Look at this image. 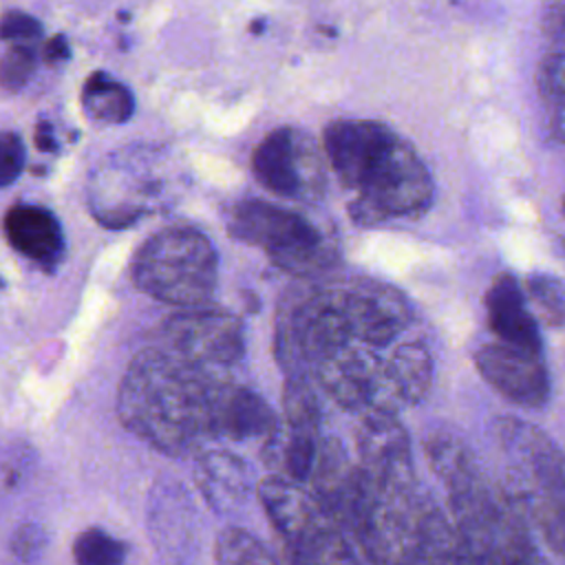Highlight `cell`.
<instances>
[{"label": "cell", "mask_w": 565, "mask_h": 565, "mask_svg": "<svg viewBox=\"0 0 565 565\" xmlns=\"http://www.w3.org/2000/svg\"><path fill=\"white\" fill-rule=\"evenodd\" d=\"M258 499L289 547L294 565H358L338 521L318 499L280 475L258 483Z\"/></svg>", "instance_id": "cell-6"}, {"label": "cell", "mask_w": 565, "mask_h": 565, "mask_svg": "<svg viewBox=\"0 0 565 565\" xmlns=\"http://www.w3.org/2000/svg\"><path fill=\"white\" fill-rule=\"evenodd\" d=\"M82 104L90 119L106 124L126 121L135 108L130 90L104 73H95L86 79Z\"/></svg>", "instance_id": "cell-17"}, {"label": "cell", "mask_w": 565, "mask_h": 565, "mask_svg": "<svg viewBox=\"0 0 565 565\" xmlns=\"http://www.w3.org/2000/svg\"><path fill=\"white\" fill-rule=\"evenodd\" d=\"M218 377L159 347L143 349L119 384V419L159 452L185 457L212 437L210 393Z\"/></svg>", "instance_id": "cell-1"}, {"label": "cell", "mask_w": 565, "mask_h": 565, "mask_svg": "<svg viewBox=\"0 0 565 565\" xmlns=\"http://www.w3.org/2000/svg\"><path fill=\"white\" fill-rule=\"evenodd\" d=\"M42 55H44V62H49V64H55V62L68 57V44H66V40H64L62 35L51 38V40L44 44Z\"/></svg>", "instance_id": "cell-27"}, {"label": "cell", "mask_w": 565, "mask_h": 565, "mask_svg": "<svg viewBox=\"0 0 565 565\" xmlns=\"http://www.w3.org/2000/svg\"><path fill=\"white\" fill-rule=\"evenodd\" d=\"M278 428L274 411L267 402L238 384L218 377L210 393V430L212 437L249 439V437H271Z\"/></svg>", "instance_id": "cell-13"}, {"label": "cell", "mask_w": 565, "mask_h": 565, "mask_svg": "<svg viewBox=\"0 0 565 565\" xmlns=\"http://www.w3.org/2000/svg\"><path fill=\"white\" fill-rule=\"evenodd\" d=\"M475 366L501 397L521 408H543L550 399V373L539 353L488 342L477 349Z\"/></svg>", "instance_id": "cell-11"}, {"label": "cell", "mask_w": 565, "mask_h": 565, "mask_svg": "<svg viewBox=\"0 0 565 565\" xmlns=\"http://www.w3.org/2000/svg\"><path fill=\"white\" fill-rule=\"evenodd\" d=\"M563 214H565V199H563Z\"/></svg>", "instance_id": "cell-29"}, {"label": "cell", "mask_w": 565, "mask_h": 565, "mask_svg": "<svg viewBox=\"0 0 565 565\" xmlns=\"http://www.w3.org/2000/svg\"><path fill=\"white\" fill-rule=\"evenodd\" d=\"M75 565H126L128 545L102 527H86L73 539Z\"/></svg>", "instance_id": "cell-19"}, {"label": "cell", "mask_w": 565, "mask_h": 565, "mask_svg": "<svg viewBox=\"0 0 565 565\" xmlns=\"http://www.w3.org/2000/svg\"><path fill=\"white\" fill-rule=\"evenodd\" d=\"M130 274L137 289L154 300L183 309L201 307L216 289L218 256L205 234L168 227L137 249Z\"/></svg>", "instance_id": "cell-2"}, {"label": "cell", "mask_w": 565, "mask_h": 565, "mask_svg": "<svg viewBox=\"0 0 565 565\" xmlns=\"http://www.w3.org/2000/svg\"><path fill=\"white\" fill-rule=\"evenodd\" d=\"M550 128L558 141L565 143V104H554L552 117H550Z\"/></svg>", "instance_id": "cell-28"}, {"label": "cell", "mask_w": 565, "mask_h": 565, "mask_svg": "<svg viewBox=\"0 0 565 565\" xmlns=\"http://www.w3.org/2000/svg\"><path fill=\"white\" fill-rule=\"evenodd\" d=\"M322 391L342 408H380L377 397L386 384L384 362L366 347L347 344L324 358L311 373Z\"/></svg>", "instance_id": "cell-12"}, {"label": "cell", "mask_w": 565, "mask_h": 565, "mask_svg": "<svg viewBox=\"0 0 565 565\" xmlns=\"http://www.w3.org/2000/svg\"><path fill=\"white\" fill-rule=\"evenodd\" d=\"M360 470L384 503H406L413 490L411 439L386 406L362 413L355 428Z\"/></svg>", "instance_id": "cell-9"}, {"label": "cell", "mask_w": 565, "mask_h": 565, "mask_svg": "<svg viewBox=\"0 0 565 565\" xmlns=\"http://www.w3.org/2000/svg\"><path fill=\"white\" fill-rule=\"evenodd\" d=\"M40 33V22L22 11H7L0 18V38L4 40H33Z\"/></svg>", "instance_id": "cell-25"}, {"label": "cell", "mask_w": 565, "mask_h": 565, "mask_svg": "<svg viewBox=\"0 0 565 565\" xmlns=\"http://www.w3.org/2000/svg\"><path fill=\"white\" fill-rule=\"evenodd\" d=\"M49 534L40 523H22L9 539V552L15 561L33 565L46 550Z\"/></svg>", "instance_id": "cell-22"}, {"label": "cell", "mask_w": 565, "mask_h": 565, "mask_svg": "<svg viewBox=\"0 0 565 565\" xmlns=\"http://www.w3.org/2000/svg\"><path fill=\"white\" fill-rule=\"evenodd\" d=\"M4 234L22 256L51 265L64 249L62 230L51 212L35 205L11 207L4 216Z\"/></svg>", "instance_id": "cell-15"}, {"label": "cell", "mask_w": 565, "mask_h": 565, "mask_svg": "<svg viewBox=\"0 0 565 565\" xmlns=\"http://www.w3.org/2000/svg\"><path fill=\"white\" fill-rule=\"evenodd\" d=\"M342 311L351 331L366 349L391 344L411 322V309L402 294L377 280H353L338 285Z\"/></svg>", "instance_id": "cell-10"}, {"label": "cell", "mask_w": 565, "mask_h": 565, "mask_svg": "<svg viewBox=\"0 0 565 565\" xmlns=\"http://www.w3.org/2000/svg\"><path fill=\"white\" fill-rule=\"evenodd\" d=\"M541 26L552 42L554 53H565V2H554L543 9Z\"/></svg>", "instance_id": "cell-26"}, {"label": "cell", "mask_w": 565, "mask_h": 565, "mask_svg": "<svg viewBox=\"0 0 565 565\" xmlns=\"http://www.w3.org/2000/svg\"><path fill=\"white\" fill-rule=\"evenodd\" d=\"M483 307L488 316V327L499 338L497 342L543 355L539 322L527 307L521 282L512 274L503 271L492 278L483 296Z\"/></svg>", "instance_id": "cell-14"}, {"label": "cell", "mask_w": 565, "mask_h": 565, "mask_svg": "<svg viewBox=\"0 0 565 565\" xmlns=\"http://www.w3.org/2000/svg\"><path fill=\"white\" fill-rule=\"evenodd\" d=\"M35 68V53L26 44H13L0 60V86L9 90L22 88Z\"/></svg>", "instance_id": "cell-21"}, {"label": "cell", "mask_w": 565, "mask_h": 565, "mask_svg": "<svg viewBox=\"0 0 565 565\" xmlns=\"http://www.w3.org/2000/svg\"><path fill=\"white\" fill-rule=\"evenodd\" d=\"M384 377L391 391L406 404L426 399L433 386V355L422 342H402L384 362Z\"/></svg>", "instance_id": "cell-16"}, {"label": "cell", "mask_w": 565, "mask_h": 565, "mask_svg": "<svg viewBox=\"0 0 565 565\" xmlns=\"http://www.w3.org/2000/svg\"><path fill=\"white\" fill-rule=\"evenodd\" d=\"M159 349L212 375L236 364L245 351L241 320L227 309L210 305L188 307L168 316L159 329Z\"/></svg>", "instance_id": "cell-7"}, {"label": "cell", "mask_w": 565, "mask_h": 565, "mask_svg": "<svg viewBox=\"0 0 565 565\" xmlns=\"http://www.w3.org/2000/svg\"><path fill=\"white\" fill-rule=\"evenodd\" d=\"M230 234L263 249L282 271L309 280L335 263V249L302 214L247 199L230 212Z\"/></svg>", "instance_id": "cell-5"}, {"label": "cell", "mask_w": 565, "mask_h": 565, "mask_svg": "<svg viewBox=\"0 0 565 565\" xmlns=\"http://www.w3.org/2000/svg\"><path fill=\"white\" fill-rule=\"evenodd\" d=\"M338 287L300 282L289 287L276 309L274 353L287 375H307L351 344Z\"/></svg>", "instance_id": "cell-3"}, {"label": "cell", "mask_w": 565, "mask_h": 565, "mask_svg": "<svg viewBox=\"0 0 565 565\" xmlns=\"http://www.w3.org/2000/svg\"><path fill=\"white\" fill-rule=\"evenodd\" d=\"M536 82L547 99L565 104V53L547 55L536 71Z\"/></svg>", "instance_id": "cell-23"}, {"label": "cell", "mask_w": 565, "mask_h": 565, "mask_svg": "<svg viewBox=\"0 0 565 565\" xmlns=\"http://www.w3.org/2000/svg\"><path fill=\"white\" fill-rule=\"evenodd\" d=\"M216 565H278L274 554L247 530L225 527L214 545Z\"/></svg>", "instance_id": "cell-18"}, {"label": "cell", "mask_w": 565, "mask_h": 565, "mask_svg": "<svg viewBox=\"0 0 565 565\" xmlns=\"http://www.w3.org/2000/svg\"><path fill=\"white\" fill-rule=\"evenodd\" d=\"M527 298L539 311V318L550 327L565 324V287L547 274H532L525 278Z\"/></svg>", "instance_id": "cell-20"}, {"label": "cell", "mask_w": 565, "mask_h": 565, "mask_svg": "<svg viewBox=\"0 0 565 565\" xmlns=\"http://www.w3.org/2000/svg\"><path fill=\"white\" fill-rule=\"evenodd\" d=\"M24 166V146L15 132H0V188L13 183Z\"/></svg>", "instance_id": "cell-24"}, {"label": "cell", "mask_w": 565, "mask_h": 565, "mask_svg": "<svg viewBox=\"0 0 565 565\" xmlns=\"http://www.w3.org/2000/svg\"><path fill=\"white\" fill-rule=\"evenodd\" d=\"M256 181L271 194L294 201H316L324 190V163L316 141L300 128L278 126L252 154Z\"/></svg>", "instance_id": "cell-8"}, {"label": "cell", "mask_w": 565, "mask_h": 565, "mask_svg": "<svg viewBox=\"0 0 565 565\" xmlns=\"http://www.w3.org/2000/svg\"><path fill=\"white\" fill-rule=\"evenodd\" d=\"M353 192L351 218L358 225H375L422 216L433 205L435 185L417 150L395 135L364 168Z\"/></svg>", "instance_id": "cell-4"}]
</instances>
